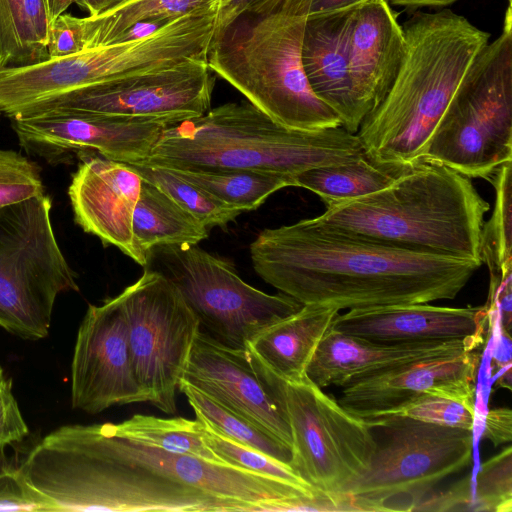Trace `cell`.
Returning <instances> with one entry per match:
<instances>
[{
  "label": "cell",
  "instance_id": "cell-1",
  "mask_svg": "<svg viewBox=\"0 0 512 512\" xmlns=\"http://www.w3.org/2000/svg\"><path fill=\"white\" fill-rule=\"evenodd\" d=\"M250 257L280 292L339 311L454 299L482 265L332 230L311 218L262 230Z\"/></svg>",
  "mask_w": 512,
  "mask_h": 512
},
{
  "label": "cell",
  "instance_id": "cell-2",
  "mask_svg": "<svg viewBox=\"0 0 512 512\" xmlns=\"http://www.w3.org/2000/svg\"><path fill=\"white\" fill-rule=\"evenodd\" d=\"M405 51L382 101L356 133L370 159L418 162L454 93L490 34L443 10L418 12L403 27Z\"/></svg>",
  "mask_w": 512,
  "mask_h": 512
},
{
  "label": "cell",
  "instance_id": "cell-3",
  "mask_svg": "<svg viewBox=\"0 0 512 512\" xmlns=\"http://www.w3.org/2000/svg\"><path fill=\"white\" fill-rule=\"evenodd\" d=\"M55 511L236 512L247 507L176 482L116 453L99 424L64 425L18 467Z\"/></svg>",
  "mask_w": 512,
  "mask_h": 512
},
{
  "label": "cell",
  "instance_id": "cell-4",
  "mask_svg": "<svg viewBox=\"0 0 512 512\" xmlns=\"http://www.w3.org/2000/svg\"><path fill=\"white\" fill-rule=\"evenodd\" d=\"M322 227L408 250L481 262L488 202L470 178L437 162L418 161L388 186L325 206Z\"/></svg>",
  "mask_w": 512,
  "mask_h": 512
},
{
  "label": "cell",
  "instance_id": "cell-5",
  "mask_svg": "<svg viewBox=\"0 0 512 512\" xmlns=\"http://www.w3.org/2000/svg\"><path fill=\"white\" fill-rule=\"evenodd\" d=\"M365 155L358 136L342 126L290 129L242 101L168 126L142 162L176 170H251L295 177Z\"/></svg>",
  "mask_w": 512,
  "mask_h": 512
},
{
  "label": "cell",
  "instance_id": "cell-6",
  "mask_svg": "<svg viewBox=\"0 0 512 512\" xmlns=\"http://www.w3.org/2000/svg\"><path fill=\"white\" fill-rule=\"evenodd\" d=\"M311 0H263L212 37L207 63L279 124L316 131L341 126L312 91L302 63Z\"/></svg>",
  "mask_w": 512,
  "mask_h": 512
},
{
  "label": "cell",
  "instance_id": "cell-7",
  "mask_svg": "<svg viewBox=\"0 0 512 512\" xmlns=\"http://www.w3.org/2000/svg\"><path fill=\"white\" fill-rule=\"evenodd\" d=\"M419 161L468 178H488L512 161V13L481 50L430 136Z\"/></svg>",
  "mask_w": 512,
  "mask_h": 512
},
{
  "label": "cell",
  "instance_id": "cell-8",
  "mask_svg": "<svg viewBox=\"0 0 512 512\" xmlns=\"http://www.w3.org/2000/svg\"><path fill=\"white\" fill-rule=\"evenodd\" d=\"M364 420L379 438L366 472L336 494L344 511H415L438 483L472 460L471 430L402 416Z\"/></svg>",
  "mask_w": 512,
  "mask_h": 512
},
{
  "label": "cell",
  "instance_id": "cell-9",
  "mask_svg": "<svg viewBox=\"0 0 512 512\" xmlns=\"http://www.w3.org/2000/svg\"><path fill=\"white\" fill-rule=\"evenodd\" d=\"M42 194L0 209V327L26 340L49 333L56 298L79 291Z\"/></svg>",
  "mask_w": 512,
  "mask_h": 512
},
{
  "label": "cell",
  "instance_id": "cell-10",
  "mask_svg": "<svg viewBox=\"0 0 512 512\" xmlns=\"http://www.w3.org/2000/svg\"><path fill=\"white\" fill-rule=\"evenodd\" d=\"M149 255L156 256L163 268L158 271L178 288L200 329L226 347L245 349L264 328L302 307L282 292L271 295L249 285L228 261L197 245L159 246Z\"/></svg>",
  "mask_w": 512,
  "mask_h": 512
},
{
  "label": "cell",
  "instance_id": "cell-11",
  "mask_svg": "<svg viewBox=\"0 0 512 512\" xmlns=\"http://www.w3.org/2000/svg\"><path fill=\"white\" fill-rule=\"evenodd\" d=\"M117 297L137 381L148 402L174 414L176 392L200 331L199 321L178 288L149 267Z\"/></svg>",
  "mask_w": 512,
  "mask_h": 512
},
{
  "label": "cell",
  "instance_id": "cell-12",
  "mask_svg": "<svg viewBox=\"0 0 512 512\" xmlns=\"http://www.w3.org/2000/svg\"><path fill=\"white\" fill-rule=\"evenodd\" d=\"M280 394L292 434L291 466L313 488L340 494L369 468L376 449L366 420L345 408L307 376H279Z\"/></svg>",
  "mask_w": 512,
  "mask_h": 512
},
{
  "label": "cell",
  "instance_id": "cell-13",
  "mask_svg": "<svg viewBox=\"0 0 512 512\" xmlns=\"http://www.w3.org/2000/svg\"><path fill=\"white\" fill-rule=\"evenodd\" d=\"M214 84L215 76L207 59L190 58L169 67L75 90L29 114L68 109L162 119L174 125L210 109Z\"/></svg>",
  "mask_w": 512,
  "mask_h": 512
},
{
  "label": "cell",
  "instance_id": "cell-14",
  "mask_svg": "<svg viewBox=\"0 0 512 512\" xmlns=\"http://www.w3.org/2000/svg\"><path fill=\"white\" fill-rule=\"evenodd\" d=\"M20 145L30 154L56 161L70 152L96 151L102 157L132 164L146 160L166 120L50 109L9 118Z\"/></svg>",
  "mask_w": 512,
  "mask_h": 512
},
{
  "label": "cell",
  "instance_id": "cell-15",
  "mask_svg": "<svg viewBox=\"0 0 512 512\" xmlns=\"http://www.w3.org/2000/svg\"><path fill=\"white\" fill-rule=\"evenodd\" d=\"M180 380L245 417L292 450L279 377L248 347H226L200 330Z\"/></svg>",
  "mask_w": 512,
  "mask_h": 512
},
{
  "label": "cell",
  "instance_id": "cell-16",
  "mask_svg": "<svg viewBox=\"0 0 512 512\" xmlns=\"http://www.w3.org/2000/svg\"><path fill=\"white\" fill-rule=\"evenodd\" d=\"M71 402L73 408L89 414L148 402L134 373L117 296L101 305L90 304L82 319L71 365Z\"/></svg>",
  "mask_w": 512,
  "mask_h": 512
},
{
  "label": "cell",
  "instance_id": "cell-17",
  "mask_svg": "<svg viewBox=\"0 0 512 512\" xmlns=\"http://www.w3.org/2000/svg\"><path fill=\"white\" fill-rule=\"evenodd\" d=\"M480 352L425 358L344 387L339 404L362 419H373L411 398L432 394L475 405Z\"/></svg>",
  "mask_w": 512,
  "mask_h": 512
},
{
  "label": "cell",
  "instance_id": "cell-18",
  "mask_svg": "<svg viewBox=\"0 0 512 512\" xmlns=\"http://www.w3.org/2000/svg\"><path fill=\"white\" fill-rule=\"evenodd\" d=\"M81 154L68 188L75 222L104 245L117 247L147 267L149 258L137 248L132 228L142 177L125 163Z\"/></svg>",
  "mask_w": 512,
  "mask_h": 512
},
{
  "label": "cell",
  "instance_id": "cell-19",
  "mask_svg": "<svg viewBox=\"0 0 512 512\" xmlns=\"http://www.w3.org/2000/svg\"><path fill=\"white\" fill-rule=\"evenodd\" d=\"M494 312L483 306L446 307L428 303L351 309L333 328L382 343L467 339L484 343Z\"/></svg>",
  "mask_w": 512,
  "mask_h": 512
},
{
  "label": "cell",
  "instance_id": "cell-20",
  "mask_svg": "<svg viewBox=\"0 0 512 512\" xmlns=\"http://www.w3.org/2000/svg\"><path fill=\"white\" fill-rule=\"evenodd\" d=\"M481 346L467 339L382 343L331 327L317 346L306 375L322 389L344 387L406 363L472 351Z\"/></svg>",
  "mask_w": 512,
  "mask_h": 512
},
{
  "label": "cell",
  "instance_id": "cell-21",
  "mask_svg": "<svg viewBox=\"0 0 512 512\" xmlns=\"http://www.w3.org/2000/svg\"><path fill=\"white\" fill-rule=\"evenodd\" d=\"M347 48L354 99L364 119L388 92L405 51L403 27L386 0H365L352 9Z\"/></svg>",
  "mask_w": 512,
  "mask_h": 512
},
{
  "label": "cell",
  "instance_id": "cell-22",
  "mask_svg": "<svg viewBox=\"0 0 512 512\" xmlns=\"http://www.w3.org/2000/svg\"><path fill=\"white\" fill-rule=\"evenodd\" d=\"M353 8L308 16L302 63L314 94L337 113L344 129L356 134L363 119L349 73L347 34Z\"/></svg>",
  "mask_w": 512,
  "mask_h": 512
},
{
  "label": "cell",
  "instance_id": "cell-23",
  "mask_svg": "<svg viewBox=\"0 0 512 512\" xmlns=\"http://www.w3.org/2000/svg\"><path fill=\"white\" fill-rule=\"evenodd\" d=\"M339 313L333 307L302 305L260 331L247 347L282 379L302 380L317 346Z\"/></svg>",
  "mask_w": 512,
  "mask_h": 512
},
{
  "label": "cell",
  "instance_id": "cell-24",
  "mask_svg": "<svg viewBox=\"0 0 512 512\" xmlns=\"http://www.w3.org/2000/svg\"><path fill=\"white\" fill-rule=\"evenodd\" d=\"M137 248L149 258L159 246L197 245L208 237V228L167 194L143 180L133 214Z\"/></svg>",
  "mask_w": 512,
  "mask_h": 512
},
{
  "label": "cell",
  "instance_id": "cell-25",
  "mask_svg": "<svg viewBox=\"0 0 512 512\" xmlns=\"http://www.w3.org/2000/svg\"><path fill=\"white\" fill-rule=\"evenodd\" d=\"M218 4L219 0H128L97 16L80 18L84 50L128 39L129 31L139 24L163 25Z\"/></svg>",
  "mask_w": 512,
  "mask_h": 512
},
{
  "label": "cell",
  "instance_id": "cell-26",
  "mask_svg": "<svg viewBox=\"0 0 512 512\" xmlns=\"http://www.w3.org/2000/svg\"><path fill=\"white\" fill-rule=\"evenodd\" d=\"M409 166L381 163L365 155L353 161L305 170L295 175V183L296 187L318 195L327 206L376 192L392 183Z\"/></svg>",
  "mask_w": 512,
  "mask_h": 512
},
{
  "label": "cell",
  "instance_id": "cell-27",
  "mask_svg": "<svg viewBox=\"0 0 512 512\" xmlns=\"http://www.w3.org/2000/svg\"><path fill=\"white\" fill-rule=\"evenodd\" d=\"M103 426L113 436L144 446L224 463L205 444L203 423L197 418L190 420L135 414L123 422L103 423Z\"/></svg>",
  "mask_w": 512,
  "mask_h": 512
},
{
  "label": "cell",
  "instance_id": "cell-28",
  "mask_svg": "<svg viewBox=\"0 0 512 512\" xmlns=\"http://www.w3.org/2000/svg\"><path fill=\"white\" fill-rule=\"evenodd\" d=\"M170 170L243 212L257 209L270 195L282 188L296 186L294 176L280 173L251 170Z\"/></svg>",
  "mask_w": 512,
  "mask_h": 512
},
{
  "label": "cell",
  "instance_id": "cell-29",
  "mask_svg": "<svg viewBox=\"0 0 512 512\" xmlns=\"http://www.w3.org/2000/svg\"><path fill=\"white\" fill-rule=\"evenodd\" d=\"M178 390L186 396L196 418L207 423L219 434L276 460L291 464L292 450L245 417L224 407L184 381L180 380Z\"/></svg>",
  "mask_w": 512,
  "mask_h": 512
},
{
  "label": "cell",
  "instance_id": "cell-30",
  "mask_svg": "<svg viewBox=\"0 0 512 512\" xmlns=\"http://www.w3.org/2000/svg\"><path fill=\"white\" fill-rule=\"evenodd\" d=\"M127 165L135 170L144 181L163 191L207 228L226 227L243 212L220 201L168 168L144 162Z\"/></svg>",
  "mask_w": 512,
  "mask_h": 512
},
{
  "label": "cell",
  "instance_id": "cell-31",
  "mask_svg": "<svg viewBox=\"0 0 512 512\" xmlns=\"http://www.w3.org/2000/svg\"><path fill=\"white\" fill-rule=\"evenodd\" d=\"M512 161L503 163L488 178L495 190L494 208L481 231L480 255L489 270L512 261Z\"/></svg>",
  "mask_w": 512,
  "mask_h": 512
},
{
  "label": "cell",
  "instance_id": "cell-32",
  "mask_svg": "<svg viewBox=\"0 0 512 512\" xmlns=\"http://www.w3.org/2000/svg\"><path fill=\"white\" fill-rule=\"evenodd\" d=\"M202 423L203 440L220 461L297 487L316 490L301 478L289 464L224 437L204 421Z\"/></svg>",
  "mask_w": 512,
  "mask_h": 512
},
{
  "label": "cell",
  "instance_id": "cell-33",
  "mask_svg": "<svg viewBox=\"0 0 512 512\" xmlns=\"http://www.w3.org/2000/svg\"><path fill=\"white\" fill-rule=\"evenodd\" d=\"M382 416H402L426 423L473 431L476 412L475 405L424 394L404 401L378 417Z\"/></svg>",
  "mask_w": 512,
  "mask_h": 512
},
{
  "label": "cell",
  "instance_id": "cell-34",
  "mask_svg": "<svg viewBox=\"0 0 512 512\" xmlns=\"http://www.w3.org/2000/svg\"><path fill=\"white\" fill-rule=\"evenodd\" d=\"M473 511H512V448L507 446L482 464L473 493Z\"/></svg>",
  "mask_w": 512,
  "mask_h": 512
},
{
  "label": "cell",
  "instance_id": "cell-35",
  "mask_svg": "<svg viewBox=\"0 0 512 512\" xmlns=\"http://www.w3.org/2000/svg\"><path fill=\"white\" fill-rule=\"evenodd\" d=\"M75 0H24L23 66L48 60L47 45L53 22Z\"/></svg>",
  "mask_w": 512,
  "mask_h": 512
},
{
  "label": "cell",
  "instance_id": "cell-36",
  "mask_svg": "<svg viewBox=\"0 0 512 512\" xmlns=\"http://www.w3.org/2000/svg\"><path fill=\"white\" fill-rule=\"evenodd\" d=\"M42 194L36 163L19 152L0 149V209Z\"/></svg>",
  "mask_w": 512,
  "mask_h": 512
},
{
  "label": "cell",
  "instance_id": "cell-37",
  "mask_svg": "<svg viewBox=\"0 0 512 512\" xmlns=\"http://www.w3.org/2000/svg\"><path fill=\"white\" fill-rule=\"evenodd\" d=\"M24 0H0V70L23 66Z\"/></svg>",
  "mask_w": 512,
  "mask_h": 512
},
{
  "label": "cell",
  "instance_id": "cell-38",
  "mask_svg": "<svg viewBox=\"0 0 512 512\" xmlns=\"http://www.w3.org/2000/svg\"><path fill=\"white\" fill-rule=\"evenodd\" d=\"M0 511H54V508L18 468L4 467L0 469Z\"/></svg>",
  "mask_w": 512,
  "mask_h": 512
},
{
  "label": "cell",
  "instance_id": "cell-39",
  "mask_svg": "<svg viewBox=\"0 0 512 512\" xmlns=\"http://www.w3.org/2000/svg\"><path fill=\"white\" fill-rule=\"evenodd\" d=\"M29 433L12 393L11 380L0 365V450L7 445L22 441Z\"/></svg>",
  "mask_w": 512,
  "mask_h": 512
},
{
  "label": "cell",
  "instance_id": "cell-40",
  "mask_svg": "<svg viewBox=\"0 0 512 512\" xmlns=\"http://www.w3.org/2000/svg\"><path fill=\"white\" fill-rule=\"evenodd\" d=\"M84 50L80 18L69 14L60 15L50 29L48 59L59 58Z\"/></svg>",
  "mask_w": 512,
  "mask_h": 512
},
{
  "label": "cell",
  "instance_id": "cell-41",
  "mask_svg": "<svg viewBox=\"0 0 512 512\" xmlns=\"http://www.w3.org/2000/svg\"><path fill=\"white\" fill-rule=\"evenodd\" d=\"M415 511H473L470 477L467 476L446 491L427 496Z\"/></svg>",
  "mask_w": 512,
  "mask_h": 512
},
{
  "label": "cell",
  "instance_id": "cell-42",
  "mask_svg": "<svg viewBox=\"0 0 512 512\" xmlns=\"http://www.w3.org/2000/svg\"><path fill=\"white\" fill-rule=\"evenodd\" d=\"M483 437L495 447L512 440V412L509 408H495L487 412Z\"/></svg>",
  "mask_w": 512,
  "mask_h": 512
},
{
  "label": "cell",
  "instance_id": "cell-43",
  "mask_svg": "<svg viewBox=\"0 0 512 512\" xmlns=\"http://www.w3.org/2000/svg\"><path fill=\"white\" fill-rule=\"evenodd\" d=\"M263 0H219L213 36L219 35L238 16Z\"/></svg>",
  "mask_w": 512,
  "mask_h": 512
},
{
  "label": "cell",
  "instance_id": "cell-44",
  "mask_svg": "<svg viewBox=\"0 0 512 512\" xmlns=\"http://www.w3.org/2000/svg\"><path fill=\"white\" fill-rule=\"evenodd\" d=\"M364 1L365 0H311L308 16L348 9Z\"/></svg>",
  "mask_w": 512,
  "mask_h": 512
},
{
  "label": "cell",
  "instance_id": "cell-45",
  "mask_svg": "<svg viewBox=\"0 0 512 512\" xmlns=\"http://www.w3.org/2000/svg\"><path fill=\"white\" fill-rule=\"evenodd\" d=\"M128 0H75V3L89 13V16H97L109 11Z\"/></svg>",
  "mask_w": 512,
  "mask_h": 512
},
{
  "label": "cell",
  "instance_id": "cell-46",
  "mask_svg": "<svg viewBox=\"0 0 512 512\" xmlns=\"http://www.w3.org/2000/svg\"><path fill=\"white\" fill-rule=\"evenodd\" d=\"M395 5H402L407 7H420V6H445L457 0H386Z\"/></svg>",
  "mask_w": 512,
  "mask_h": 512
},
{
  "label": "cell",
  "instance_id": "cell-47",
  "mask_svg": "<svg viewBox=\"0 0 512 512\" xmlns=\"http://www.w3.org/2000/svg\"><path fill=\"white\" fill-rule=\"evenodd\" d=\"M508 1H509V3L511 4V0H508Z\"/></svg>",
  "mask_w": 512,
  "mask_h": 512
},
{
  "label": "cell",
  "instance_id": "cell-48",
  "mask_svg": "<svg viewBox=\"0 0 512 512\" xmlns=\"http://www.w3.org/2000/svg\"><path fill=\"white\" fill-rule=\"evenodd\" d=\"M1 115H2V114H1V112H0V119H1Z\"/></svg>",
  "mask_w": 512,
  "mask_h": 512
}]
</instances>
